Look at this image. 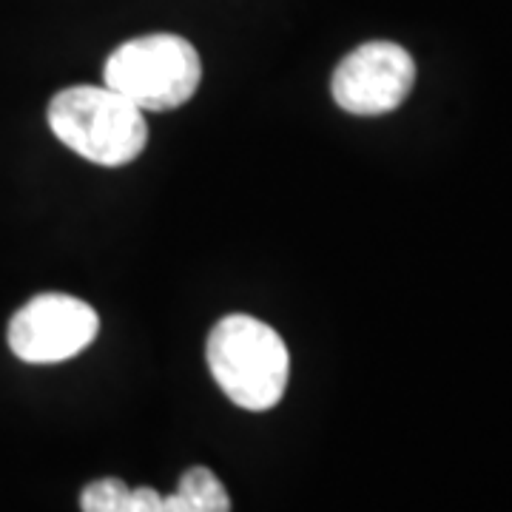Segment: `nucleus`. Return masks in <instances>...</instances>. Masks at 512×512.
Wrapping results in <instances>:
<instances>
[{"label": "nucleus", "instance_id": "39448f33", "mask_svg": "<svg viewBox=\"0 0 512 512\" xmlns=\"http://www.w3.org/2000/svg\"><path fill=\"white\" fill-rule=\"evenodd\" d=\"M416 83V63L402 46L373 40L353 49L333 72L330 92L339 109L356 117H379L399 109Z\"/></svg>", "mask_w": 512, "mask_h": 512}, {"label": "nucleus", "instance_id": "423d86ee", "mask_svg": "<svg viewBox=\"0 0 512 512\" xmlns=\"http://www.w3.org/2000/svg\"><path fill=\"white\" fill-rule=\"evenodd\" d=\"M177 495L185 501L188 512H231V498L222 481L208 467H191L180 478Z\"/></svg>", "mask_w": 512, "mask_h": 512}, {"label": "nucleus", "instance_id": "20e7f679", "mask_svg": "<svg viewBox=\"0 0 512 512\" xmlns=\"http://www.w3.org/2000/svg\"><path fill=\"white\" fill-rule=\"evenodd\" d=\"M100 316L89 302L66 293H40L9 322V348L29 365L66 362L92 345Z\"/></svg>", "mask_w": 512, "mask_h": 512}, {"label": "nucleus", "instance_id": "0eeeda50", "mask_svg": "<svg viewBox=\"0 0 512 512\" xmlns=\"http://www.w3.org/2000/svg\"><path fill=\"white\" fill-rule=\"evenodd\" d=\"M128 498H131V490L126 487V481L100 478L83 490L80 507L83 512H128Z\"/></svg>", "mask_w": 512, "mask_h": 512}, {"label": "nucleus", "instance_id": "f03ea898", "mask_svg": "<svg viewBox=\"0 0 512 512\" xmlns=\"http://www.w3.org/2000/svg\"><path fill=\"white\" fill-rule=\"evenodd\" d=\"M49 128L66 148L94 165H128L148 143L143 109L109 86H72L52 97Z\"/></svg>", "mask_w": 512, "mask_h": 512}, {"label": "nucleus", "instance_id": "6e6552de", "mask_svg": "<svg viewBox=\"0 0 512 512\" xmlns=\"http://www.w3.org/2000/svg\"><path fill=\"white\" fill-rule=\"evenodd\" d=\"M128 512H163V495L151 487H137L128 498Z\"/></svg>", "mask_w": 512, "mask_h": 512}, {"label": "nucleus", "instance_id": "7ed1b4c3", "mask_svg": "<svg viewBox=\"0 0 512 512\" xmlns=\"http://www.w3.org/2000/svg\"><path fill=\"white\" fill-rule=\"evenodd\" d=\"M200 80V55L180 35L134 37L106 60V86L143 111L183 106L200 89Z\"/></svg>", "mask_w": 512, "mask_h": 512}, {"label": "nucleus", "instance_id": "1a4fd4ad", "mask_svg": "<svg viewBox=\"0 0 512 512\" xmlns=\"http://www.w3.org/2000/svg\"><path fill=\"white\" fill-rule=\"evenodd\" d=\"M163 512H188V507H185V501L180 498V495H165L163 498Z\"/></svg>", "mask_w": 512, "mask_h": 512}, {"label": "nucleus", "instance_id": "f257e3e1", "mask_svg": "<svg viewBox=\"0 0 512 512\" xmlns=\"http://www.w3.org/2000/svg\"><path fill=\"white\" fill-rule=\"evenodd\" d=\"M205 359L222 393L242 410H271L282 402L291 356L271 325L245 313H231L208 333Z\"/></svg>", "mask_w": 512, "mask_h": 512}]
</instances>
